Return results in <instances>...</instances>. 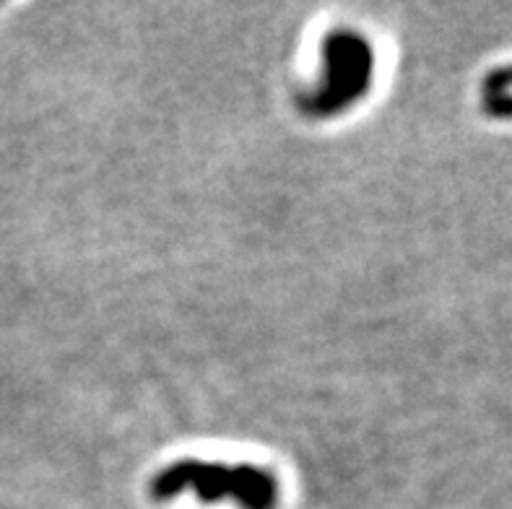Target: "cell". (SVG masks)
Returning a JSON list of instances; mask_svg holds the SVG:
<instances>
[{"label":"cell","mask_w":512,"mask_h":509,"mask_svg":"<svg viewBox=\"0 0 512 509\" xmlns=\"http://www.w3.org/2000/svg\"><path fill=\"white\" fill-rule=\"evenodd\" d=\"M188 489L195 491L206 504L234 502L240 509L279 507V481L258 465L177 460L156 473L151 481V497L162 502Z\"/></svg>","instance_id":"6da1fadb"},{"label":"cell","mask_w":512,"mask_h":509,"mask_svg":"<svg viewBox=\"0 0 512 509\" xmlns=\"http://www.w3.org/2000/svg\"><path fill=\"white\" fill-rule=\"evenodd\" d=\"M325 76L318 94L305 102L312 117H331L344 112L351 102L367 94L375 73V55L362 34L331 32L323 42Z\"/></svg>","instance_id":"7a4b0ae2"}]
</instances>
